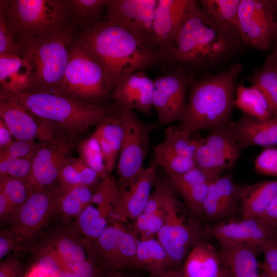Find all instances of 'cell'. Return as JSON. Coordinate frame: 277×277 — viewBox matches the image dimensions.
<instances>
[{
	"label": "cell",
	"instance_id": "cell-1",
	"mask_svg": "<svg viewBox=\"0 0 277 277\" xmlns=\"http://www.w3.org/2000/svg\"><path fill=\"white\" fill-rule=\"evenodd\" d=\"M79 35L105 70L111 92L128 75L155 67L165 59L160 50L107 20Z\"/></svg>",
	"mask_w": 277,
	"mask_h": 277
},
{
	"label": "cell",
	"instance_id": "cell-2",
	"mask_svg": "<svg viewBox=\"0 0 277 277\" xmlns=\"http://www.w3.org/2000/svg\"><path fill=\"white\" fill-rule=\"evenodd\" d=\"M242 68V64L236 63L217 74L195 82L178 127L191 134L231 122L236 80Z\"/></svg>",
	"mask_w": 277,
	"mask_h": 277
},
{
	"label": "cell",
	"instance_id": "cell-3",
	"mask_svg": "<svg viewBox=\"0 0 277 277\" xmlns=\"http://www.w3.org/2000/svg\"><path fill=\"white\" fill-rule=\"evenodd\" d=\"M0 98L16 102L36 116L58 125L71 137L98 126L116 110V106L84 103L54 92L11 93L1 90Z\"/></svg>",
	"mask_w": 277,
	"mask_h": 277
},
{
	"label": "cell",
	"instance_id": "cell-4",
	"mask_svg": "<svg viewBox=\"0 0 277 277\" xmlns=\"http://www.w3.org/2000/svg\"><path fill=\"white\" fill-rule=\"evenodd\" d=\"M232 34L219 26L195 1L176 33L165 60L193 65L210 63L232 47Z\"/></svg>",
	"mask_w": 277,
	"mask_h": 277
},
{
	"label": "cell",
	"instance_id": "cell-5",
	"mask_svg": "<svg viewBox=\"0 0 277 277\" xmlns=\"http://www.w3.org/2000/svg\"><path fill=\"white\" fill-rule=\"evenodd\" d=\"M79 34L68 26L49 36L17 43L21 56L30 65L32 74L25 92H54L67 64L70 46Z\"/></svg>",
	"mask_w": 277,
	"mask_h": 277
},
{
	"label": "cell",
	"instance_id": "cell-6",
	"mask_svg": "<svg viewBox=\"0 0 277 277\" xmlns=\"http://www.w3.org/2000/svg\"><path fill=\"white\" fill-rule=\"evenodd\" d=\"M0 16L17 43L49 36L69 26L65 0H1Z\"/></svg>",
	"mask_w": 277,
	"mask_h": 277
},
{
	"label": "cell",
	"instance_id": "cell-7",
	"mask_svg": "<svg viewBox=\"0 0 277 277\" xmlns=\"http://www.w3.org/2000/svg\"><path fill=\"white\" fill-rule=\"evenodd\" d=\"M54 92L92 104H100L111 93L105 70L79 35L70 46L63 78Z\"/></svg>",
	"mask_w": 277,
	"mask_h": 277
},
{
	"label": "cell",
	"instance_id": "cell-8",
	"mask_svg": "<svg viewBox=\"0 0 277 277\" xmlns=\"http://www.w3.org/2000/svg\"><path fill=\"white\" fill-rule=\"evenodd\" d=\"M118 106L124 130L117 164V184L119 190H122L131 185L144 169L150 134L157 125L146 124L133 110Z\"/></svg>",
	"mask_w": 277,
	"mask_h": 277
},
{
	"label": "cell",
	"instance_id": "cell-9",
	"mask_svg": "<svg viewBox=\"0 0 277 277\" xmlns=\"http://www.w3.org/2000/svg\"><path fill=\"white\" fill-rule=\"evenodd\" d=\"M277 1L240 0L238 34L247 45L267 50L277 28Z\"/></svg>",
	"mask_w": 277,
	"mask_h": 277
},
{
	"label": "cell",
	"instance_id": "cell-10",
	"mask_svg": "<svg viewBox=\"0 0 277 277\" xmlns=\"http://www.w3.org/2000/svg\"><path fill=\"white\" fill-rule=\"evenodd\" d=\"M243 150L225 125L209 131L205 137L199 139L194 160L196 167L215 180L230 171Z\"/></svg>",
	"mask_w": 277,
	"mask_h": 277
},
{
	"label": "cell",
	"instance_id": "cell-11",
	"mask_svg": "<svg viewBox=\"0 0 277 277\" xmlns=\"http://www.w3.org/2000/svg\"><path fill=\"white\" fill-rule=\"evenodd\" d=\"M49 242L78 277H102L107 271L93 242L83 236L74 227L58 230Z\"/></svg>",
	"mask_w": 277,
	"mask_h": 277
},
{
	"label": "cell",
	"instance_id": "cell-12",
	"mask_svg": "<svg viewBox=\"0 0 277 277\" xmlns=\"http://www.w3.org/2000/svg\"><path fill=\"white\" fill-rule=\"evenodd\" d=\"M56 190L31 188L26 201L12 213L10 228L23 244L32 239L57 209Z\"/></svg>",
	"mask_w": 277,
	"mask_h": 277
},
{
	"label": "cell",
	"instance_id": "cell-13",
	"mask_svg": "<svg viewBox=\"0 0 277 277\" xmlns=\"http://www.w3.org/2000/svg\"><path fill=\"white\" fill-rule=\"evenodd\" d=\"M138 241L134 231L114 221L93 243L107 270L122 271L134 268Z\"/></svg>",
	"mask_w": 277,
	"mask_h": 277
},
{
	"label": "cell",
	"instance_id": "cell-14",
	"mask_svg": "<svg viewBox=\"0 0 277 277\" xmlns=\"http://www.w3.org/2000/svg\"><path fill=\"white\" fill-rule=\"evenodd\" d=\"M179 202L170 207L164 223L156 235L157 240L167 252L170 270L177 269L188 250L204 242L197 225L187 223L179 214Z\"/></svg>",
	"mask_w": 277,
	"mask_h": 277
},
{
	"label": "cell",
	"instance_id": "cell-15",
	"mask_svg": "<svg viewBox=\"0 0 277 277\" xmlns=\"http://www.w3.org/2000/svg\"><path fill=\"white\" fill-rule=\"evenodd\" d=\"M157 2L158 0H107V20L154 48L152 28Z\"/></svg>",
	"mask_w": 277,
	"mask_h": 277
},
{
	"label": "cell",
	"instance_id": "cell-16",
	"mask_svg": "<svg viewBox=\"0 0 277 277\" xmlns=\"http://www.w3.org/2000/svg\"><path fill=\"white\" fill-rule=\"evenodd\" d=\"M186 74L175 70L154 80L152 106L161 124L181 121L186 112L188 85Z\"/></svg>",
	"mask_w": 277,
	"mask_h": 277
},
{
	"label": "cell",
	"instance_id": "cell-17",
	"mask_svg": "<svg viewBox=\"0 0 277 277\" xmlns=\"http://www.w3.org/2000/svg\"><path fill=\"white\" fill-rule=\"evenodd\" d=\"M208 231L220 246L243 245L259 247L265 242L277 237V227L259 219L242 217L216 223Z\"/></svg>",
	"mask_w": 277,
	"mask_h": 277
},
{
	"label": "cell",
	"instance_id": "cell-18",
	"mask_svg": "<svg viewBox=\"0 0 277 277\" xmlns=\"http://www.w3.org/2000/svg\"><path fill=\"white\" fill-rule=\"evenodd\" d=\"M71 145L64 141L37 144L31 155V167L26 180L31 188H48L58 181Z\"/></svg>",
	"mask_w": 277,
	"mask_h": 277
},
{
	"label": "cell",
	"instance_id": "cell-19",
	"mask_svg": "<svg viewBox=\"0 0 277 277\" xmlns=\"http://www.w3.org/2000/svg\"><path fill=\"white\" fill-rule=\"evenodd\" d=\"M243 186L234 180L230 171L210 184L203 207V218L217 223L235 217L240 211Z\"/></svg>",
	"mask_w": 277,
	"mask_h": 277
},
{
	"label": "cell",
	"instance_id": "cell-20",
	"mask_svg": "<svg viewBox=\"0 0 277 277\" xmlns=\"http://www.w3.org/2000/svg\"><path fill=\"white\" fill-rule=\"evenodd\" d=\"M0 117L15 140L44 142L55 141L49 125L52 123L41 118L19 104L0 98Z\"/></svg>",
	"mask_w": 277,
	"mask_h": 277
},
{
	"label": "cell",
	"instance_id": "cell-21",
	"mask_svg": "<svg viewBox=\"0 0 277 277\" xmlns=\"http://www.w3.org/2000/svg\"><path fill=\"white\" fill-rule=\"evenodd\" d=\"M195 1L158 0L152 24V43L165 58L176 33Z\"/></svg>",
	"mask_w": 277,
	"mask_h": 277
},
{
	"label": "cell",
	"instance_id": "cell-22",
	"mask_svg": "<svg viewBox=\"0 0 277 277\" xmlns=\"http://www.w3.org/2000/svg\"><path fill=\"white\" fill-rule=\"evenodd\" d=\"M153 162L144 168L137 179L126 189L119 190V197L115 206L113 217L118 221L135 220L143 213L157 179Z\"/></svg>",
	"mask_w": 277,
	"mask_h": 277
},
{
	"label": "cell",
	"instance_id": "cell-23",
	"mask_svg": "<svg viewBox=\"0 0 277 277\" xmlns=\"http://www.w3.org/2000/svg\"><path fill=\"white\" fill-rule=\"evenodd\" d=\"M153 88L154 80L144 70H140L122 80L112 90L110 96L120 106L147 113L153 107Z\"/></svg>",
	"mask_w": 277,
	"mask_h": 277
},
{
	"label": "cell",
	"instance_id": "cell-24",
	"mask_svg": "<svg viewBox=\"0 0 277 277\" xmlns=\"http://www.w3.org/2000/svg\"><path fill=\"white\" fill-rule=\"evenodd\" d=\"M229 134L245 148L277 144V118L260 120L243 114L236 122L225 125Z\"/></svg>",
	"mask_w": 277,
	"mask_h": 277
},
{
	"label": "cell",
	"instance_id": "cell-25",
	"mask_svg": "<svg viewBox=\"0 0 277 277\" xmlns=\"http://www.w3.org/2000/svg\"><path fill=\"white\" fill-rule=\"evenodd\" d=\"M166 173L174 191L182 196L190 213L203 217L204 202L214 180L197 167L183 173Z\"/></svg>",
	"mask_w": 277,
	"mask_h": 277
},
{
	"label": "cell",
	"instance_id": "cell-26",
	"mask_svg": "<svg viewBox=\"0 0 277 277\" xmlns=\"http://www.w3.org/2000/svg\"><path fill=\"white\" fill-rule=\"evenodd\" d=\"M218 255L231 277H260L256 254L259 247L243 245L220 246Z\"/></svg>",
	"mask_w": 277,
	"mask_h": 277
},
{
	"label": "cell",
	"instance_id": "cell-27",
	"mask_svg": "<svg viewBox=\"0 0 277 277\" xmlns=\"http://www.w3.org/2000/svg\"><path fill=\"white\" fill-rule=\"evenodd\" d=\"M185 277H228L217 251L205 242L193 247L188 253L182 269Z\"/></svg>",
	"mask_w": 277,
	"mask_h": 277
},
{
	"label": "cell",
	"instance_id": "cell-28",
	"mask_svg": "<svg viewBox=\"0 0 277 277\" xmlns=\"http://www.w3.org/2000/svg\"><path fill=\"white\" fill-rule=\"evenodd\" d=\"M93 134L101 146L106 169L110 174L119 156L124 137L123 127L117 105L114 113L97 126Z\"/></svg>",
	"mask_w": 277,
	"mask_h": 277
},
{
	"label": "cell",
	"instance_id": "cell-29",
	"mask_svg": "<svg viewBox=\"0 0 277 277\" xmlns=\"http://www.w3.org/2000/svg\"><path fill=\"white\" fill-rule=\"evenodd\" d=\"M277 195V180L244 185L240 212L241 217L258 219Z\"/></svg>",
	"mask_w": 277,
	"mask_h": 277
},
{
	"label": "cell",
	"instance_id": "cell-30",
	"mask_svg": "<svg viewBox=\"0 0 277 277\" xmlns=\"http://www.w3.org/2000/svg\"><path fill=\"white\" fill-rule=\"evenodd\" d=\"M32 74L30 65L22 56L0 55L1 90L11 93L26 92Z\"/></svg>",
	"mask_w": 277,
	"mask_h": 277
},
{
	"label": "cell",
	"instance_id": "cell-31",
	"mask_svg": "<svg viewBox=\"0 0 277 277\" xmlns=\"http://www.w3.org/2000/svg\"><path fill=\"white\" fill-rule=\"evenodd\" d=\"M107 0H65L68 24L78 32L98 23L106 10ZM79 33V34H80Z\"/></svg>",
	"mask_w": 277,
	"mask_h": 277
},
{
	"label": "cell",
	"instance_id": "cell-32",
	"mask_svg": "<svg viewBox=\"0 0 277 277\" xmlns=\"http://www.w3.org/2000/svg\"><path fill=\"white\" fill-rule=\"evenodd\" d=\"M134 268L162 275L170 269L169 256L157 239L138 240Z\"/></svg>",
	"mask_w": 277,
	"mask_h": 277
},
{
	"label": "cell",
	"instance_id": "cell-33",
	"mask_svg": "<svg viewBox=\"0 0 277 277\" xmlns=\"http://www.w3.org/2000/svg\"><path fill=\"white\" fill-rule=\"evenodd\" d=\"M234 106L244 114L260 120L274 117L263 94L254 85L250 87L242 84L236 86Z\"/></svg>",
	"mask_w": 277,
	"mask_h": 277
},
{
	"label": "cell",
	"instance_id": "cell-34",
	"mask_svg": "<svg viewBox=\"0 0 277 277\" xmlns=\"http://www.w3.org/2000/svg\"><path fill=\"white\" fill-rule=\"evenodd\" d=\"M111 210L89 204L75 219L73 227L91 241L96 240L108 226Z\"/></svg>",
	"mask_w": 277,
	"mask_h": 277
},
{
	"label": "cell",
	"instance_id": "cell-35",
	"mask_svg": "<svg viewBox=\"0 0 277 277\" xmlns=\"http://www.w3.org/2000/svg\"><path fill=\"white\" fill-rule=\"evenodd\" d=\"M240 0H201L205 12L223 30L238 34Z\"/></svg>",
	"mask_w": 277,
	"mask_h": 277
},
{
	"label": "cell",
	"instance_id": "cell-36",
	"mask_svg": "<svg viewBox=\"0 0 277 277\" xmlns=\"http://www.w3.org/2000/svg\"><path fill=\"white\" fill-rule=\"evenodd\" d=\"M56 204L64 216L76 218L91 204L94 191L89 187L79 185L65 189H56Z\"/></svg>",
	"mask_w": 277,
	"mask_h": 277
},
{
	"label": "cell",
	"instance_id": "cell-37",
	"mask_svg": "<svg viewBox=\"0 0 277 277\" xmlns=\"http://www.w3.org/2000/svg\"><path fill=\"white\" fill-rule=\"evenodd\" d=\"M36 266L48 277H78L71 271L58 251L49 242L40 249Z\"/></svg>",
	"mask_w": 277,
	"mask_h": 277
},
{
	"label": "cell",
	"instance_id": "cell-38",
	"mask_svg": "<svg viewBox=\"0 0 277 277\" xmlns=\"http://www.w3.org/2000/svg\"><path fill=\"white\" fill-rule=\"evenodd\" d=\"M190 135L177 127H170L164 140L156 146L163 150L193 159L199 139L192 140Z\"/></svg>",
	"mask_w": 277,
	"mask_h": 277
},
{
	"label": "cell",
	"instance_id": "cell-39",
	"mask_svg": "<svg viewBox=\"0 0 277 277\" xmlns=\"http://www.w3.org/2000/svg\"><path fill=\"white\" fill-rule=\"evenodd\" d=\"M251 81L263 94L273 117L277 118V70L264 63Z\"/></svg>",
	"mask_w": 277,
	"mask_h": 277
},
{
	"label": "cell",
	"instance_id": "cell-40",
	"mask_svg": "<svg viewBox=\"0 0 277 277\" xmlns=\"http://www.w3.org/2000/svg\"><path fill=\"white\" fill-rule=\"evenodd\" d=\"M78 151L80 158L95 171L102 179L110 175L106 169L101 146L93 134L80 142Z\"/></svg>",
	"mask_w": 277,
	"mask_h": 277
},
{
	"label": "cell",
	"instance_id": "cell-41",
	"mask_svg": "<svg viewBox=\"0 0 277 277\" xmlns=\"http://www.w3.org/2000/svg\"><path fill=\"white\" fill-rule=\"evenodd\" d=\"M154 161L166 173H183L196 167L193 159L163 150L156 146L153 147Z\"/></svg>",
	"mask_w": 277,
	"mask_h": 277
},
{
	"label": "cell",
	"instance_id": "cell-42",
	"mask_svg": "<svg viewBox=\"0 0 277 277\" xmlns=\"http://www.w3.org/2000/svg\"><path fill=\"white\" fill-rule=\"evenodd\" d=\"M0 191L6 196L14 211L26 201L31 188L25 179L7 176L0 179Z\"/></svg>",
	"mask_w": 277,
	"mask_h": 277
},
{
	"label": "cell",
	"instance_id": "cell-43",
	"mask_svg": "<svg viewBox=\"0 0 277 277\" xmlns=\"http://www.w3.org/2000/svg\"><path fill=\"white\" fill-rule=\"evenodd\" d=\"M119 197L118 184L110 175L102 180L94 191L91 203L114 210Z\"/></svg>",
	"mask_w": 277,
	"mask_h": 277
},
{
	"label": "cell",
	"instance_id": "cell-44",
	"mask_svg": "<svg viewBox=\"0 0 277 277\" xmlns=\"http://www.w3.org/2000/svg\"><path fill=\"white\" fill-rule=\"evenodd\" d=\"M254 168L260 174L277 177V148L269 147L262 151L254 161Z\"/></svg>",
	"mask_w": 277,
	"mask_h": 277
},
{
	"label": "cell",
	"instance_id": "cell-45",
	"mask_svg": "<svg viewBox=\"0 0 277 277\" xmlns=\"http://www.w3.org/2000/svg\"><path fill=\"white\" fill-rule=\"evenodd\" d=\"M264 256V261L259 263L262 271H277V237L265 242L259 247Z\"/></svg>",
	"mask_w": 277,
	"mask_h": 277
},
{
	"label": "cell",
	"instance_id": "cell-46",
	"mask_svg": "<svg viewBox=\"0 0 277 277\" xmlns=\"http://www.w3.org/2000/svg\"><path fill=\"white\" fill-rule=\"evenodd\" d=\"M37 145L34 140H15L7 148L1 150L0 155L9 158L30 157Z\"/></svg>",
	"mask_w": 277,
	"mask_h": 277
},
{
	"label": "cell",
	"instance_id": "cell-47",
	"mask_svg": "<svg viewBox=\"0 0 277 277\" xmlns=\"http://www.w3.org/2000/svg\"><path fill=\"white\" fill-rule=\"evenodd\" d=\"M0 55L21 56L19 47L0 16Z\"/></svg>",
	"mask_w": 277,
	"mask_h": 277
},
{
	"label": "cell",
	"instance_id": "cell-48",
	"mask_svg": "<svg viewBox=\"0 0 277 277\" xmlns=\"http://www.w3.org/2000/svg\"><path fill=\"white\" fill-rule=\"evenodd\" d=\"M23 262L14 254L3 259L0 264V277H24Z\"/></svg>",
	"mask_w": 277,
	"mask_h": 277
},
{
	"label": "cell",
	"instance_id": "cell-49",
	"mask_svg": "<svg viewBox=\"0 0 277 277\" xmlns=\"http://www.w3.org/2000/svg\"><path fill=\"white\" fill-rule=\"evenodd\" d=\"M31 167V156L9 158L7 175L26 180L30 173Z\"/></svg>",
	"mask_w": 277,
	"mask_h": 277
},
{
	"label": "cell",
	"instance_id": "cell-50",
	"mask_svg": "<svg viewBox=\"0 0 277 277\" xmlns=\"http://www.w3.org/2000/svg\"><path fill=\"white\" fill-rule=\"evenodd\" d=\"M21 243L16 238L11 228L1 230L0 233V259H3L11 251L23 250Z\"/></svg>",
	"mask_w": 277,
	"mask_h": 277
},
{
	"label": "cell",
	"instance_id": "cell-51",
	"mask_svg": "<svg viewBox=\"0 0 277 277\" xmlns=\"http://www.w3.org/2000/svg\"><path fill=\"white\" fill-rule=\"evenodd\" d=\"M258 219L269 225L277 227V195L265 212Z\"/></svg>",
	"mask_w": 277,
	"mask_h": 277
},
{
	"label": "cell",
	"instance_id": "cell-52",
	"mask_svg": "<svg viewBox=\"0 0 277 277\" xmlns=\"http://www.w3.org/2000/svg\"><path fill=\"white\" fill-rule=\"evenodd\" d=\"M13 211V208L5 194L0 191V219L4 222L10 220Z\"/></svg>",
	"mask_w": 277,
	"mask_h": 277
},
{
	"label": "cell",
	"instance_id": "cell-53",
	"mask_svg": "<svg viewBox=\"0 0 277 277\" xmlns=\"http://www.w3.org/2000/svg\"><path fill=\"white\" fill-rule=\"evenodd\" d=\"M12 134L4 122L0 118V148L1 150L7 148L14 141Z\"/></svg>",
	"mask_w": 277,
	"mask_h": 277
},
{
	"label": "cell",
	"instance_id": "cell-54",
	"mask_svg": "<svg viewBox=\"0 0 277 277\" xmlns=\"http://www.w3.org/2000/svg\"><path fill=\"white\" fill-rule=\"evenodd\" d=\"M274 48L273 51L269 54L265 63L277 70V28L273 39Z\"/></svg>",
	"mask_w": 277,
	"mask_h": 277
},
{
	"label": "cell",
	"instance_id": "cell-55",
	"mask_svg": "<svg viewBox=\"0 0 277 277\" xmlns=\"http://www.w3.org/2000/svg\"><path fill=\"white\" fill-rule=\"evenodd\" d=\"M102 277H135L133 275L126 274L122 271L107 270Z\"/></svg>",
	"mask_w": 277,
	"mask_h": 277
},
{
	"label": "cell",
	"instance_id": "cell-56",
	"mask_svg": "<svg viewBox=\"0 0 277 277\" xmlns=\"http://www.w3.org/2000/svg\"><path fill=\"white\" fill-rule=\"evenodd\" d=\"M260 277H277V271H262Z\"/></svg>",
	"mask_w": 277,
	"mask_h": 277
},
{
	"label": "cell",
	"instance_id": "cell-57",
	"mask_svg": "<svg viewBox=\"0 0 277 277\" xmlns=\"http://www.w3.org/2000/svg\"><path fill=\"white\" fill-rule=\"evenodd\" d=\"M165 273L162 275H150V277H166Z\"/></svg>",
	"mask_w": 277,
	"mask_h": 277
},
{
	"label": "cell",
	"instance_id": "cell-58",
	"mask_svg": "<svg viewBox=\"0 0 277 277\" xmlns=\"http://www.w3.org/2000/svg\"><path fill=\"white\" fill-rule=\"evenodd\" d=\"M276 236H277V231H276Z\"/></svg>",
	"mask_w": 277,
	"mask_h": 277
}]
</instances>
